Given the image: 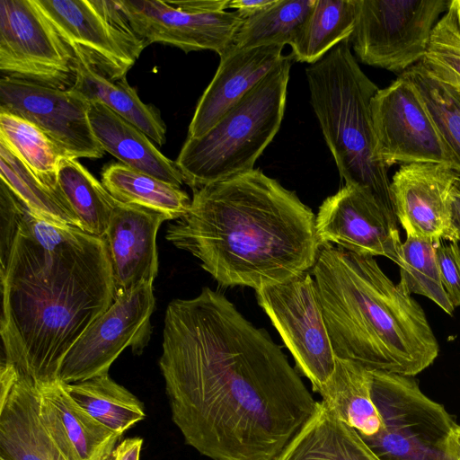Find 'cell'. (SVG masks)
Wrapping results in <instances>:
<instances>
[{"label":"cell","instance_id":"1","mask_svg":"<svg viewBox=\"0 0 460 460\" xmlns=\"http://www.w3.org/2000/svg\"><path fill=\"white\" fill-rule=\"evenodd\" d=\"M162 348L172 420L212 460H274L315 410L280 347L208 287L169 303Z\"/></svg>","mask_w":460,"mask_h":460},{"label":"cell","instance_id":"2","mask_svg":"<svg viewBox=\"0 0 460 460\" xmlns=\"http://www.w3.org/2000/svg\"><path fill=\"white\" fill-rule=\"evenodd\" d=\"M3 360L40 389L58 383L64 358L114 302L104 237L40 218L22 202L0 245Z\"/></svg>","mask_w":460,"mask_h":460},{"label":"cell","instance_id":"3","mask_svg":"<svg viewBox=\"0 0 460 460\" xmlns=\"http://www.w3.org/2000/svg\"><path fill=\"white\" fill-rule=\"evenodd\" d=\"M165 238L221 286L255 291L311 271L320 249L311 208L255 168L193 190Z\"/></svg>","mask_w":460,"mask_h":460},{"label":"cell","instance_id":"4","mask_svg":"<svg viewBox=\"0 0 460 460\" xmlns=\"http://www.w3.org/2000/svg\"><path fill=\"white\" fill-rule=\"evenodd\" d=\"M310 272L336 358L407 376L437 358L438 342L424 310L374 257L322 244Z\"/></svg>","mask_w":460,"mask_h":460},{"label":"cell","instance_id":"5","mask_svg":"<svg viewBox=\"0 0 460 460\" xmlns=\"http://www.w3.org/2000/svg\"><path fill=\"white\" fill-rule=\"evenodd\" d=\"M350 46L345 40L306 67L310 102L345 184L371 192L394 209L388 168L376 154L371 101L379 88Z\"/></svg>","mask_w":460,"mask_h":460},{"label":"cell","instance_id":"6","mask_svg":"<svg viewBox=\"0 0 460 460\" xmlns=\"http://www.w3.org/2000/svg\"><path fill=\"white\" fill-rule=\"evenodd\" d=\"M290 68L284 56L208 131L187 137L175 162L192 190L254 169L280 128Z\"/></svg>","mask_w":460,"mask_h":460},{"label":"cell","instance_id":"7","mask_svg":"<svg viewBox=\"0 0 460 460\" xmlns=\"http://www.w3.org/2000/svg\"><path fill=\"white\" fill-rule=\"evenodd\" d=\"M371 378L382 427L361 437L372 451L380 460H439L457 425L452 416L425 395L412 376L371 371Z\"/></svg>","mask_w":460,"mask_h":460},{"label":"cell","instance_id":"8","mask_svg":"<svg viewBox=\"0 0 460 460\" xmlns=\"http://www.w3.org/2000/svg\"><path fill=\"white\" fill-rule=\"evenodd\" d=\"M450 0H357L349 38L357 58L402 75L423 58Z\"/></svg>","mask_w":460,"mask_h":460},{"label":"cell","instance_id":"9","mask_svg":"<svg viewBox=\"0 0 460 460\" xmlns=\"http://www.w3.org/2000/svg\"><path fill=\"white\" fill-rule=\"evenodd\" d=\"M77 62L106 78H126L148 45L117 0H38Z\"/></svg>","mask_w":460,"mask_h":460},{"label":"cell","instance_id":"10","mask_svg":"<svg viewBox=\"0 0 460 460\" xmlns=\"http://www.w3.org/2000/svg\"><path fill=\"white\" fill-rule=\"evenodd\" d=\"M3 76L68 90L77 60L38 0H0Z\"/></svg>","mask_w":460,"mask_h":460},{"label":"cell","instance_id":"11","mask_svg":"<svg viewBox=\"0 0 460 460\" xmlns=\"http://www.w3.org/2000/svg\"><path fill=\"white\" fill-rule=\"evenodd\" d=\"M298 370L317 391L332 376L335 354L310 271L255 291Z\"/></svg>","mask_w":460,"mask_h":460},{"label":"cell","instance_id":"12","mask_svg":"<svg viewBox=\"0 0 460 460\" xmlns=\"http://www.w3.org/2000/svg\"><path fill=\"white\" fill-rule=\"evenodd\" d=\"M231 0H117L135 32L185 52L231 49L243 18L227 12Z\"/></svg>","mask_w":460,"mask_h":460},{"label":"cell","instance_id":"13","mask_svg":"<svg viewBox=\"0 0 460 460\" xmlns=\"http://www.w3.org/2000/svg\"><path fill=\"white\" fill-rule=\"evenodd\" d=\"M371 113L376 154L387 168L398 164L437 163L459 173L455 155L405 75L376 92Z\"/></svg>","mask_w":460,"mask_h":460},{"label":"cell","instance_id":"14","mask_svg":"<svg viewBox=\"0 0 460 460\" xmlns=\"http://www.w3.org/2000/svg\"><path fill=\"white\" fill-rule=\"evenodd\" d=\"M155 304L153 284L149 283L116 295L112 305L66 353L58 371V382L72 384L108 374L126 348L141 354L151 337Z\"/></svg>","mask_w":460,"mask_h":460},{"label":"cell","instance_id":"15","mask_svg":"<svg viewBox=\"0 0 460 460\" xmlns=\"http://www.w3.org/2000/svg\"><path fill=\"white\" fill-rule=\"evenodd\" d=\"M315 233L320 246L332 243L401 263L402 242L394 210L366 190L345 184L326 198L315 215Z\"/></svg>","mask_w":460,"mask_h":460},{"label":"cell","instance_id":"16","mask_svg":"<svg viewBox=\"0 0 460 460\" xmlns=\"http://www.w3.org/2000/svg\"><path fill=\"white\" fill-rule=\"evenodd\" d=\"M90 102L77 92L61 90L3 76L0 109L38 126L71 158L98 159L105 151L88 117Z\"/></svg>","mask_w":460,"mask_h":460},{"label":"cell","instance_id":"17","mask_svg":"<svg viewBox=\"0 0 460 460\" xmlns=\"http://www.w3.org/2000/svg\"><path fill=\"white\" fill-rule=\"evenodd\" d=\"M459 182L460 173L444 164L400 166L391 179L390 190L396 218L406 236L435 245L456 242L453 195Z\"/></svg>","mask_w":460,"mask_h":460},{"label":"cell","instance_id":"18","mask_svg":"<svg viewBox=\"0 0 460 460\" xmlns=\"http://www.w3.org/2000/svg\"><path fill=\"white\" fill-rule=\"evenodd\" d=\"M0 388V458L66 460L40 418V389L3 359Z\"/></svg>","mask_w":460,"mask_h":460},{"label":"cell","instance_id":"19","mask_svg":"<svg viewBox=\"0 0 460 460\" xmlns=\"http://www.w3.org/2000/svg\"><path fill=\"white\" fill-rule=\"evenodd\" d=\"M169 218L137 205L118 202L104 236L112 265L115 296L144 283L158 273L157 232Z\"/></svg>","mask_w":460,"mask_h":460},{"label":"cell","instance_id":"20","mask_svg":"<svg viewBox=\"0 0 460 460\" xmlns=\"http://www.w3.org/2000/svg\"><path fill=\"white\" fill-rule=\"evenodd\" d=\"M284 46L229 49L197 104L188 137H198L215 126L283 59Z\"/></svg>","mask_w":460,"mask_h":460},{"label":"cell","instance_id":"21","mask_svg":"<svg viewBox=\"0 0 460 460\" xmlns=\"http://www.w3.org/2000/svg\"><path fill=\"white\" fill-rule=\"evenodd\" d=\"M88 117L101 146L121 164L179 188L184 183L176 162L164 156L138 128L99 102H90Z\"/></svg>","mask_w":460,"mask_h":460},{"label":"cell","instance_id":"22","mask_svg":"<svg viewBox=\"0 0 460 460\" xmlns=\"http://www.w3.org/2000/svg\"><path fill=\"white\" fill-rule=\"evenodd\" d=\"M274 460H380L323 401Z\"/></svg>","mask_w":460,"mask_h":460},{"label":"cell","instance_id":"23","mask_svg":"<svg viewBox=\"0 0 460 460\" xmlns=\"http://www.w3.org/2000/svg\"><path fill=\"white\" fill-rule=\"evenodd\" d=\"M371 383L370 370L357 362L336 358L332 376L316 392L342 421L362 437H370L382 427Z\"/></svg>","mask_w":460,"mask_h":460},{"label":"cell","instance_id":"24","mask_svg":"<svg viewBox=\"0 0 460 460\" xmlns=\"http://www.w3.org/2000/svg\"><path fill=\"white\" fill-rule=\"evenodd\" d=\"M72 90L90 102H99L138 128L155 143L163 146L166 126L159 111L144 103L127 79L112 81L77 62L76 78Z\"/></svg>","mask_w":460,"mask_h":460},{"label":"cell","instance_id":"25","mask_svg":"<svg viewBox=\"0 0 460 460\" xmlns=\"http://www.w3.org/2000/svg\"><path fill=\"white\" fill-rule=\"evenodd\" d=\"M102 183L118 202L149 208L169 220L183 217L191 203L181 188L123 164L107 166L102 173Z\"/></svg>","mask_w":460,"mask_h":460},{"label":"cell","instance_id":"26","mask_svg":"<svg viewBox=\"0 0 460 460\" xmlns=\"http://www.w3.org/2000/svg\"><path fill=\"white\" fill-rule=\"evenodd\" d=\"M357 0H315L301 31L290 45L291 58L314 64L353 33Z\"/></svg>","mask_w":460,"mask_h":460},{"label":"cell","instance_id":"27","mask_svg":"<svg viewBox=\"0 0 460 460\" xmlns=\"http://www.w3.org/2000/svg\"><path fill=\"white\" fill-rule=\"evenodd\" d=\"M68 395L91 416L123 435L145 419L141 402L108 374L72 384H62Z\"/></svg>","mask_w":460,"mask_h":460},{"label":"cell","instance_id":"28","mask_svg":"<svg viewBox=\"0 0 460 460\" xmlns=\"http://www.w3.org/2000/svg\"><path fill=\"white\" fill-rule=\"evenodd\" d=\"M58 186L78 217L84 231L104 237L118 201L77 159L65 156L59 163Z\"/></svg>","mask_w":460,"mask_h":460},{"label":"cell","instance_id":"29","mask_svg":"<svg viewBox=\"0 0 460 460\" xmlns=\"http://www.w3.org/2000/svg\"><path fill=\"white\" fill-rule=\"evenodd\" d=\"M0 179L39 217L58 225L72 226L82 229L78 217L59 189H52L43 183L1 140Z\"/></svg>","mask_w":460,"mask_h":460},{"label":"cell","instance_id":"30","mask_svg":"<svg viewBox=\"0 0 460 460\" xmlns=\"http://www.w3.org/2000/svg\"><path fill=\"white\" fill-rule=\"evenodd\" d=\"M315 0H277L261 13L243 19L232 49H243L270 45H291Z\"/></svg>","mask_w":460,"mask_h":460},{"label":"cell","instance_id":"31","mask_svg":"<svg viewBox=\"0 0 460 460\" xmlns=\"http://www.w3.org/2000/svg\"><path fill=\"white\" fill-rule=\"evenodd\" d=\"M57 408L79 460H110L121 435L91 416L61 383L40 390Z\"/></svg>","mask_w":460,"mask_h":460},{"label":"cell","instance_id":"32","mask_svg":"<svg viewBox=\"0 0 460 460\" xmlns=\"http://www.w3.org/2000/svg\"><path fill=\"white\" fill-rule=\"evenodd\" d=\"M0 140L47 186L58 189V171L66 155L35 124L0 109Z\"/></svg>","mask_w":460,"mask_h":460},{"label":"cell","instance_id":"33","mask_svg":"<svg viewBox=\"0 0 460 460\" xmlns=\"http://www.w3.org/2000/svg\"><path fill=\"white\" fill-rule=\"evenodd\" d=\"M435 246L430 242L406 236L402 244L398 285L410 295L426 296L453 315L455 307L441 283Z\"/></svg>","mask_w":460,"mask_h":460},{"label":"cell","instance_id":"34","mask_svg":"<svg viewBox=\"0 0 460 460\" xmlns=\"http://www.w3.org/2000/svg\"><path fill=\"white\" fill-rule=\"evenodd\" d=\"M416 87L433 122L455 155L460 173V92L418 63L402 73Z\"/></svg>","mask_w":460,"mask_h":460},{"label":"cell","instance_id":"35","mask_svg":"<svg viewBox=\"0 0 460 460\" xmlns=\"http://www.w3.org/2000/svg\"><path fill=\"white\" fill-rule=\"evenodd\" d=\"M420 64L434 77L460 92V22L451 0L432 30Z\"/></svg>","mask_w":460,"mask_h":460},{"label":"cell","instance_id":"36","mask_svg":"<svg viewBox=\"0 0 460 460\" xmlns=\"http://www.w3.org/2000/svg\"><path fill=\"white\" fill-rule=\"evenodd\" d=\"M442 286L452 305L460 306V245L441 242L435 246Z\"/></svg>","mask_w":460,"mask_h":460},{"label":"cell","instance_id":"37","mask_svg":"<svg viewBox=\"0 0 460 460\" xmlns=\"http://www.w3.org/2000/svg\"><path fill=\"white\" fill-rule=\"evenodd\" d=\"M277 0H231L228 8L234 9L243 19L254 16L270 7Z\"/></svg>","mask_w":460,"mask_h":460},{"label":"cell","instance_id":"38","mask_svg":"<svg viewBox=\"0 0 460 460\" xmlns=\"http://www.w3.org/2000/svg\"><path fill=\"white\" fill-rule=\"evenodd\" d=\"M142 445L141 438H125L117 445L110 460H139Z\"/></svg>","mask_w":460,"mask_h":460},{"label":"cell","instance_id":"39","mask_svg":"<svg viewBox=\"0 0 460 460\" xmlns=\"http://www.w3.org/2000/svg\"><path fill=\"white\" fill-rule=\"evenodd\" d=\"M439 460H460V426L456 425L448 436Z\"/></svg>","mask_w":460,"mask_h":460},{"label":"cell","instance_id":"40","mask_svg":"<svg viewBox=\"0 0 460 460\" xmlns=\"http://www.w3.org/2000/svg\"><path fill=\"white\" fill-rule=\"evenodd\" d=\"M453 228L455 241H460V182L456 188L453 195Z\"/></svg>","mask_w":460,"mask_h":460},{"label":"cell","instance_id":"41","mask_svg":"<svg viewBox=\"0 0 460 460\" xmlns=\"http://www.w3.org/2000/svg\"><path fill=\"white\" fill-rule=\"evenodd\" d=\"M451 4L454 7L457 17L460 21V0H451Z\"/></svg>","mask_w":460,"mask_h":460},{"label":"cell","instance_id":"42","mask_svg":"<svg viewBox=\"0 0 460 460\" xmlns=\"http://www.w3.org/2000/svg\"><path fill=\"white\" fill-rule=\"evenodd\" d=\"M0 460H4V459H3V458H0Z\"/></svg>","mask_w":460,"mask_h":460}]
</instances>
